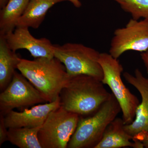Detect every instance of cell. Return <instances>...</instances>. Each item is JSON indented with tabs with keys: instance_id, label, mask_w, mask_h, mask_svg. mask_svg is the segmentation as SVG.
<instances>
[{
	"instance_id": "7402d4cb",
	"label": "cell",
	"mask_w": 148,
	"mask_h": 148,
	"mask_svg": "<svg viewBox=\"0 0 148 148\" xmlns=\"http://www.w3.org/2000/svg\"><path fill=\"white\" fill-rule=\"evenodd\" d=\"M143 143L145 147L148 148V136L145 140L143 141Z\"/></svg>"
},
{
	"instance_id": "ffe728a7",
	"label": "cell",
	"mask_w": 148,
	"mask_h": 148,
	"mask_svg": "<svg viewBox=\"0 0 148 148\" xmlns=\"http://www.w3.org/2000/svg\"><path fill=\"white\" fill-rule=\"evenodd\" d=\"M66 1H69L75 7L77 8H79L82 6V3L79 0H66Z\"/></svg>"
},
{
	"instance_id": "44dd1931",
	"label": "cell",
	"mask_w": 148,
	"mask_h": 148,
	"mask_svg": "<svg viewBox=\"0 0 148 148\" xmlns=\"http://www.w3.org/2000/svg\"><path fill=\"white\" fill-rule=\"evenodd\" d=\"M9 0H0V8H3L8 3Z\"/></svg>"
},
{
	"instance_id": "7a4b0ae2",
	"label": "cell",
	"mask_w": 148,
	"mask_h": 148,
	"mask_svg": "<svg viewBox=\"0 0 148 148\" xmlns=\"http://www.w3.org/2000/svg\"><path fill=\"white\" fill-rule=\"evenodd\" d=\"M17 69L49 103L59 98L71 77L64 64L55 57L21 58Z\"/></svg>"
},
{
	"instance_id": "5b68a950",
	"label": "cell",
	"mask_w": 148,
	"mask_h": 148,
	"mask_svg": "<svg viewBox=\"0 0 148 148\" xmlns=\"http://www.w3.org/2000/svg\"><path fill=\"white\" fill-rule=\"evenodd\" d=\"M99 62L103 72L102 82L108 85L119 103L125 124L132 123L140 102L124 84L121 77L123 67L117 58L110 53H100Z\"/></svg>"
},
{
	"instance_id": "5bb4252c",
	"label": "cell",
	"mask_w": 148,
	"mask_h": 148,
	"mask_svg": "<svg viewBox=\"0 0 148 148\" xmlns=\"http://www.w3.org/2000/svg\"><path fill=\"white\" fill-rule=\"evenodd\" d=\"M21 58L9 47L4 36L0 35V90H5L12 80Z\"/></svg>"
},
{
	"instance_id": "ac0fdd59",
	"label": "cell",
	"mask_w": 148,
	"mask_h": 148,
	"mask_svg": "<svg viewBox=\"0 0 148 148\" xmlns=\"http://www.w3.org/2000/svg\"><path fill=\"white\" fill-rule=\"evenodd\" d=\"M8 128L5 123L4 115L0 114V147L8 141Z\"/></svg>"
},
{
	"instance_id": "30bf717a",
	"label": "cell",
	"mask_w": 148,
	"mask_h": 148,
	"mask_svg": "<svg viewBox=\"0 0 148 148\" xmlns=\"http://www.w3.org/2000/svg\"><path fill=\"white\" fill-rule=\"evenodd\" d=\"M29 28L17 27L13 32L3 36L11 49L14 51L19 49H27L34 58L54 57V45L46 38H36L31 34Z\"/></svg>"
},
{
	"instance_id": "4fadbf2b",
	"label": "cell",
	"mask_w": 148,
	"mask_h": 148,
	"mask_svg": "<svg viewBox=\"0 0 148 148\" xmlns=\"http://www.w3.org/2000/svg\"><path fill=\"white\" fill-rule=\"evenodd\" d=\"M66 0H30L23 15L18 19L16 27L36 29L45 18L48 11L58 3Z\"/></svg>"
},
{
	"instance_id": "ba28073f",
	"label": "cell",
	"mask_w": 148,
	"mask_h": 148,
	"mask_svg": "<svg viewBox=\"0 0 148 148\" xmlns=\"http://www.w3.org/2000/svg\"><path fill=\"white\" fill-rule=\"evenodd\" d=\"M111 40L109 53L116 58L128 51L148 50V20L131 18L123 28L116 29Z\"/></svg>"
},
{
	"instance_id": "3957f363",
	"label": "cell",
	"mask_w": 148,
	"mask_h": 148,
	"mask_svg": "<svg viewBox=\"0 0 148 148\" xmlns=\"http://www.w3.org/2000/svg\"><path fill=\"white\" fill-rule=\"evenodd\" d=\"M121 111L119 103L112 93L108 100L95 113L80 117L67 148H95L102 140L107 127Z\"/></svg>"
},
{
	"instance_id": "d6986e66",
	"label": "cell",
	"mask_w": 148,
	"mask_h": 148,
	"mask_svg": "<svg viewBox=\"0 0 148 148\" xmlns=\"http://www.w3.org/2000/svg\"><path fill=\"white\" fill-rule=\"evenodd\" d=\"M141 57L148 73V50L141 53Z\"/></svg>"
},
{
	"instance_id": "8992f818",
	"label": "cell",
	"mask_w": 148,
	"mask_h": 148,
	"mask_svg": "<svg viewBox=\"0 0 148 148\" xmlns=\"http://www.w3.org/2000/svg\"><path fill=\"white\" fill-rule=\"evenodd\" d=\"M79 118L61 106L50 112L38 133L42 148H67Z\"/></svg>"
},
{
	"instance_id": "6da1fadb",
	"label": "cell",
	"mask_w": 148,
	"mask_h": 148,
	"mask_svg": "<svg viewBox=\"0 0 148 148\" xmlns=\"http://www.w3.org/2000/svg\"><path fill=\"white\" fill-rule=\"evenodd\" d=\"M101 81L86 75L71 77L59 95L60 106L79 117L96 112L110 97Z\"/></svg>"
},
{
	"instance_id": "9a60e30c",
	"label": "cell",
	"mask_w": 148,
	"mask_h": 148,
	"mask_svg": "<svg viewBox=\"0 0 148 148\" xmlns=\"http://www.w3.org/2000/svg\"><path fill=\"white\" fill-rule=\"evenodd\" d=\"M30 0H9L0 11V35L13 32L16 23L23 15Z\"/></svg>"
},
{
	"instance_id": "2e32d148",
	"label": "cell",
	"mask_w": 148,
	"mask_h": 148,
	"mask_svg": "<svg viewBox=\"0 0 148 148\" xmlns=\"http://www.w3.org/2000/svg\"><path fill=\"white\" fill-rule=\"evenodd\" d=\"M40 127L9 128L8 141L20 148H42L38 138Z\"/></svg>"
},
{
	"instance_id": "7c38bea8",
	"label": "cell",
	"mask_w": 148,
	"mask_h": 148,
	"mask_svg": "<svg viewBox=\"0 0 148 148\" xmlns=\"http://www.w3.org/2000/svg\"><path fill=\"white\" fill-rule=\"evenodd\" d=\"M123 119L116 118L109 124L102 140L95 148H144L142 142H131L133 138L125 131Z\"/></svg>"
},
{
	"instance_id": "9c48e42d",
	"label": "cell",
	"mask_w": 148,
	"mask_h": 148,
	"mask_svg": "<svg viewBox=\"0 0 148 148\" xmlns=\"http://www.w3.org/2000/svg\"><path fill=\"white\" fill-rule=\"evenodd\" d=\"M125 79L140 92L142 101L136 111L134 121L129 124H125L124 129L133 138L134 142L143 143L148 136V79L139 69L133 75L128 72L123 74Z\"/></svg>"
},
{
	"instance_id": "52a82bcc",
	"label": "cell",
	"mask_w": 148,
	"mask_h": 148,
	"mask_svg": "<svg viewBox=\"0 0 148 148\" xmlns=\"http://www.w3.org/2000/svg\"><path fill=\"white\" fill-rule=\"evenodd\" d=\"M44 102L39 91L22 74L16 71L10 84L0 94V114L4 116L14 109Z\"/></svg>"
},
{
	"instance_id": "277c9868",
	"label": "cell",
	"mask_w": 148,
	"mask_h": 148,
	"mask_svg": "<svg viewBox=\"0 0 148 148\" xmlns=\"http://www.w3.org/2000/svg\"><path fill=\"white\" fill-rule=\"evenodd\" d=\"M54 57L62 63L70 77L86 75L102 82L103 69L99 62L100 53L84 45L67 43L54 45Z\"/></svg>"
},
{
	"instance_id": "e0dca14e",
	"label": "cell",
	"mask_w": 148,
	"mask_h": 148,
	"mask_svg": "<svg viewBox=\"0 0 148 148\" xmlns=\"http://www.w3.org/2000/svg\"><path fill=\"white\" fill-rule=\"evenodd\" d=\"M123 11L131 14L132 18L148 20V0H114Z\"/></svg>"
},
{
	"instance_id": "8fae6325",
	"label": "cell",
	"mask_w": 148,
	"mask_h": 148,
	"mask_svg": "<svg viewBox=\"0 0 148 148\" xmlns=\"http://www.w3.org/2000/svg\"><path fill=\"white\" fill-rule=\"evenodd\" d=\"M60 106L59 97L53 102L36 105L21 112L12 110L4 116L8 128L41 126L50 112Z\"/></svg>"
}]
</instances>
